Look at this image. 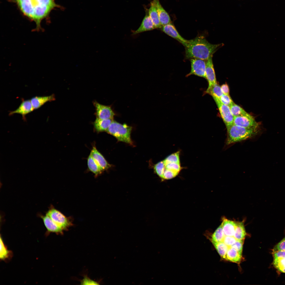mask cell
<instances>
[{
    "label": "cell",
    "mask_w": 285,
    "mask_h": 285,
    "mask_svg": "<svg viewBox=\"0 0 285 285\" xmlns=\"http://www.w3.org/2000/svg\"><path fill=\"white\" fill-rule=\"evenodd\" d=\"M22 12L36 22L40 28L41 20L57 5L54 0H16Z\"/></svg>",
    "instance_id": "6da1fadb"
},
{
    "label": "cell",
    "mask_w": 285,
    "mask_h": 285,
    "mask_svg": "<svg viewBox=\"0 0 285 285\" xmlns=\"http://www.w3.org/2000/svg\"><path fill=\"white\" fill-rule=\"evenodd\" d=\"M221 45L211 44L203 36H198L188 40L184 46L186 57L187 59L196 58L206 61Z\"/></svg>",
    "instance_id": "7a4b0ae2"
},
{
    "label": "cell",
    "mask_w": 285,
    "mask_h": 285,
    "mask_svg": "<svg viewBox=\"0 0 285 285\" xmlns=\"http://www.w3.org/2000/svg\"><path fill=\"white\" fill-rule=\"evenodd\" d=\"M227 145L240 142L257 135L260 129L244 127L234 124L227 128Z\"/></svg>",
    "instance_id": "3957f363"
},
{
    "label": "cell",
    "mask_w": 285,
    "mask_h": 285,
    "mask_svg": "<svg viewBox=\"0 0 285 285\" xmlns=\"http://www.w3.org/2000/svg\"><path fill=\"white\" fill-rule=\"evenodd\" d=\"M132 127L124 124H121L113 120L106 132L113 136L118 141L132 145L131 138Z\"/></svg>",
    "instance_id": "277c9868"
},
{
    "label": "cell",
    "mask_w": 285,
    "mask_h": 285,
    "mask_svg": "<svg viewBox=\"0 0 285 285\" xmlns=\"http://www.w3.org/2000/svg\"><path fill=\"white\" fill-rule=\"evenodd\" d=\"M233 124L246 128L260 129V123L257 122L253 116L247 113L234 117Z\"/></svg>",
    "instance_id": "5b68a950"
},
{
    "label": "cell",
    "mask_w": 285,
    "mask_h": 285,
    "mask_svg": "<svg viewBox=\"0 0 285 285\" xmlns=\"http://www.w3.org/2000/svg\"><path fill=\"white\" fill-rule=\"evenodd\" d=\"M46 214L63 230L66 228L71 224L70 221L64 215L53 207H50Z\"/></svg>",
    "instance_id": "8992f818"
},
{
    "label": "cell",
    "mask_w": 285,
    "mask_h": 285,
    "mask_svg": "<svg viewBox=\"0 0 285 285\" xmlns=\"http://www.w3.org/2000/svg\"><path fill=\"white\" fill-rule=\"evenodd\" d=\"M218 109L221 116L226 128L233 124L234 116L230 107L222 103L218 98L213 97Z\"/></svg>",
    "instance_id": "52a82bcc"
},
{
    "label": "cell",
    "mask_w": 285,
    "mask_h": 285,
    "mask_svg": "<svg viewBox=\"0 0 285 285\" xmlns=\"http://www.w3.org/2000/svg\"><path fill=\"white\" fill-rule=\"evenodd\" d=\"M190 59L191 70L186 76L188 77L194 75L206 78V60L196 58Z\"/></svg>",
    "instance_id": "ba28073f"
},
{
    "label": "cell",
    "mask_w": 285,
    "mask_h": 285,
    "mask_svg": "<svg viewBox=\"0 0 285 285\" xmlns=\"http://www.w3.org/2000/svg\"><path fill=\"white\" fill-rule=\"evenodd\" d=\"M93 104L96 118L101 119H113L115 114L111 106L101 104L96 101L93 102Z\"/></svg>",
    "instance_id": "9c48e42d"
},
{
    "label": "cell",
    "mask_w": 285,
    "mask_h": 285,
    "mask_svg": "<svg viewBox=\"0 0 285 285\" xmlns=\"http://www.w3.org/2000/svg\"><path fill=\"white\" fill-rule=\"evenodd\" d=\"M34 110L30 100H24L22 99L19 107L15 110L10 111L9 113V115L10 116L15 114H19L22 115L23 120L26 121V115L33 111Z\"/></svg>",
    "instance_id": "30bf717a"
},
{
    "label": "cell",
    "mask_w": 285,
    "mask_h": 285,
    "mask_svg": "<svg viewBox=\"0 0 285 285\" xmlns=\"http://www.w3.org/2000/svg\"><path fill=\"white\" fill-rule=\"evenodd\" d=\"M161 30L165 33L175 39L182 44L184 46L188 40L184 39L178 33L174 26L170 23L162 26Z\"/></svg>",
    "instance_id": "8fae6325"
},
{
    "label": "cell",
    "mask_w": 285,
    "mask_h": 285,
    "mask_svg": "<svg viewBox=\"0 0 285 285\" xmlns=\"http://www.w3.org/2000/svg\"><path fill=\"white\" fill-rule=\"evenodd\" d=\"M212 55L206 60V78L208 83L207 89L210 88L217 83L215 74L212 60Z\"/></svg>",
    "instance_id": "7c38bea8"
},
{
    "label": "cell",
    "mask_w": 285,
    "mask_h": 285,
    "mask_svg": "<svg viewBox=\"0 0 285 285\" xmlns=\"http://www.w3.org/2000/svg\"><path fill=\"white\" fill-rule=\"evenodd\" d=\"M155 28L153 22L150 18L148 10H146V14L139 27L135 31H133L132 35H136L145 31H150Z\"/></svg>",
    "instance_id": "4fadbf2b"
},
{
    "label": "cell",
    "mask_w": 285,
    "mask_h": 285,
    "mask_svg": "<svg viewBox=\"0 0 285 285\" xmlns=\"http://www.w3.org/2000/svg\"><path fill=\"white\" fill-rule=\"evenodd\" d=\"M90 154L103 171L108 169L111 167L110 165L102 155L97 150L95 146L93 147Z\"/></svg>",
    "instance_id": "5bb4252c"
},
{
    "label": "cell",
    "mask_w": 285,
    "mask_h": 285,
    "mask_svg": "<svg viewBox=\"0 0 285 285\" xmlns=\"http://www.w3.org/2000/svg\"><path fill=\"white\" fill-rule=\"evenodd\" d=\"M55 95L52 94L49 96H36L32 98L30 100L32 106L35 110L39 108L48 102H51L55 101Z\"/></svg>",
    "instance_id": "9a60e30c"
},
{
    "label": "cell",
    "mask_w": 285,
    "mask_h": 285,
    "mask_svg": "<svg viewBox=\"0 0 285 285\" xmlns=\"http://www.w3.org/2000/svg\"><path fill=\"white\" fill-rule=\"evenodd\" d=\"M40 216L49 232L59 233L62 232L63 230L56 224L46 214L45 215H40Z\"/></svg>",
    "instance_id": "2e32d148"
},
{
    "label": "cell",
    "mask_w": 285,
    "mask_h": 285,
    "mask_svg": "<svg viewBox=\"0 0 285 285\" xmlns=\"http://www.w3.org/2000/svg\"><path fill=\"white\" fill-rule=\"evenodd\" d=\"M148 10L149 16L152 20L155 28H160L162 26L159 19L156 6V0H153L150 3Z\"/></svg>",
    "instance_id": "e0dca14e"
},
{
    "label": "cell",
    "mask_w": 285,
    "mask_h": 285,
    "mask_svg": "<svg viewBox=\"0 0 285 285\" xmlns=\"http://www.w3.org/2000/svg\"><path fill=\"white\" fill-rule=\"evenodd\" d=\"M222 221L221 225L225 235L233 236L236 227V221L230 220L225 217L222 218Z\"/></svg>",
    "instance_id": "ac0fdd59"
},
{
    "label": "cell",
    "mask_w": 285,
    "mask_h": 285,
    "mask_svg": "<svg viewBox=\"0 0 285 285\" xmlns=\"http://www.w3.org/2000/svg\"><path fill=\"white\" fill-rule=\"evenodd\" d=\"M156 3L160 21L162 26L170 23V16L160 4L159 0H156Z\"/></svg>",
    "instance_id": "d6986e66"
},
{
    "label": "cell",
    "mask_w": 285,
    "mask_h": 285,
    "mask_svg": "<svg viewBox=\"0 0 285 285\" xmlns=\"http://www.w3.org/2000/svg\"><path fill=\"white\" fill-rule=\"evenodd\" d=\"M113 120L101 119L96 118L93 124L94 129L98 132L106 131Z\"/></svg>",
    "instance_id": "ffe728a7"
},
{
    "label": "cell",
    "mask_w": 285,
    "mask_h": 285,
    "mask_svg": "<svg viewBox=\"0 0 285 285\" xmlns=\"http://www.w3.org/2000/svg\"><path fill=\"white\" fill-rule=\"evenodd\" d=\"M242 254L234 249L229 247L226 253L225 259L232 262L239 264L241 260Z\"/></svg>",
    "instance_id": "44dd1931"
},
{
    "label": "cell",
    "mask_w": 285,
    "mask_h": 285,
    "mask_svg": "<svg viewBox=\"0 0 285 285\" xmlns=\"http://www.w3.org/2000/svg\"><path fill=\"white\" fill-rule=\"evenodd\" d=\"M87 165L89 170L95 175H99L103 171L90 154L88 158Z\"/></svg>",
    "instance_id": "7402d4cb"
},
{
    "label": "cell",
    "mask_w": 285,
    "mask_h": 285,
    "mask_svg": "<svg viewBox=\"0 0 285 285\" xmlns=\"http://www.w3.org/2000/svg\"><path fill=\"white\" fill-rule=\"evenodd\" d=\"M236 226L233 236L237 240L244 239L246 233L243 221H236Z\"/></svg>",
    "instance_id": "603a6c76"
},
{
    "label": "cell",
    "mask_w": 285,
    "mask_h": 285,
    "mask_svg": "<svg viewBox=\"0 0 285 285\" xmlns=\"http://www.w3.org/2000/svg\"><path fill=\"white\" fill-rule=\"evenodd\" d=\"M205 93L210 95L213 97L218 98H219L224 94L221 87L217 83L213 85L209 88L207 89L205 92Z\"/></svg>",
    "instance_id": "cb8c5ba5"
},
{
    "label": "cell",
    "mask_w": 285,
    "mask_h": 285,
    "mask_svg": "<svg viewBox=\"0 0 285 285\" xmlns=\"http://www.w3.org/2000/svg\"><path fill=\"white\" fill-rule=\"evenodd\" d=\"M212 242L221 257L225 259L226 253L229 247L226 245L223 241Z\"/></svg>",
    "instance_id": "d4e9b609"
},
{
    "label": "cell",
    "mask_w": 285,
    "mask_h": 285,
    "mask_svg": "<svg viewBox=\"0 0 285 285\" xmlns=\"http://www.w3.org/2000/svg\"><path fill=\"white\" fill-rule=\"evenodd\" d=\"M225 235L221 224L217 228L211 236V242L223 241Z\"/></svg>",
    "instance_id": "484cf974"
},
{
    "label": "cell",
    "mask_w": 285,
    "mask_h": 285,
    "mask_svg": "<svg viewBox=\"0 0 285 285\" xmlns=\"http://www.w3.org/2000/svg\"><path fill=\"white\" fill-rule=\"evenodd\" d=\"M273 264L279 271L285 273V258H273Z\"/></svg>",
    "instance_id": "4316f807"
},
{
    "label": "cell",
    "mask_w": 285,
    "mask_h": 285,
    "mask_svg": "<svg viewBox=\"0 0 285 285\" xmlns=\"http://www.w3.org/2000/svg\"><path fill=\"white\" fill-rule=\"evenodd\" d=\"M230 107L231 112L234 117L244 115L247 113L242 108L234 103Z\"/></svg>",
    "instance_id": "83f0119b"
},
{
    "label": "cell",
    "mask_w": 285,
    "mask_h": 285,
    "mask_svg": "<svg viewBox=\"0 0 285 285\" xmlns=\"http://www.w3.org/2000/svg\"><path fill=\"white\" fill-rule=\"evenodd\" d=\"M0 258L2 260H5L8 258L10 253V251L5 245L2 239L0 238Z\"/></svg>",
    "instance_id": "f1b7e54d"
},
{
    "label": "cell",
    "mask_w": 285,
    "mask_h": 285,
    "mask_svg": "<svg viewBox=\"0 0 285 285\" xmlns=\"http://www.w3.org/2000/svg\"><path fill=\"white\" fill-rule=\"evenodd\" d=\"M154 169L157 175L162 178L164 170V165L163 161H160L154 166Z\"/></svg>",
    "instance_id": "f546056e"
},
{
    "label": "cell",
    "mask_w": 285,
    "mask_h": 285,
    "mask_svg": "<svg viewBox=\"0 0 285 285\" xmlns=\"http://www.w3.org/2000/svg\"><path fill=\"white\" fill-rule=\"evenodd\" d=\"M218 99L222 103L229 107L234 103L229 95L224 94Z\"/></svg>",
    "instance_id": "4dcf8cb0"
},
{
    "label": "cell",
    "mask_w": 285,
    "mask_h": 285,
    "mask_svg": "<svg viewBox=\"0 0 285 285\" xmlns=\"http://www.w3.org/2000/svg\"><path fill=\"white\" fill-rule=\"evenodd\" d=\"M244 240H237L235 243L230 247L234 249L240 254H242Z\"/></svg>",
    "instance_id": "1f68e13d"
},
{
    "label": "cell",
    "mask_w": 285,
    "mask_h": 285,
    "mask_svg": "<svg viewBox=\"0 0 285 285\" xmlns=\"http://www.w3.org/2000/svg\"><path fill=\"white\" fill-rule=\"evenodd\" d=\"M236 240L237 239L233 236L225 235L223 242L226 245L230 247L235 243Z\"/></svg>",
    "instance_id": "d6a6232c"
},
{
    "label": "cell",
    "mask_w": 285,
    "mask_h": 285,
    "mask_svg": "<svg viewBox=\"0 0 285 285\" xmlns=\"http://www.w3.org/2000/svg\"><path fill=\"white\" fill-rule=\"evenodd\" d=\"M277 250L285 251V236L274 246L273 251Z\"/></svg>",
    "instance_id": "836d02e7"
},
{
    "label": "cell",
    "mask_w": 285,
    "mask_h": 285,
    "mask_svg": "<svg viewBox=\"0 0 285 285\" xmlns=\"http://www.w3.org/2000/svg\"><path fill=\"white\" fill-rule=\"evenodd\" d=\"M272 253L273 258H285V251L277 250L273 251Z\"/></svg>",
    "instance_id": "e575fe53"
},
{
    "label": "cell",
    "mask_w": 285,
    "mask_h": 285,
    "mask_svg": "<svg viewBox=\"0 0 285 285\" xmlns=\"http://www.w3.org/2000/svg\"><path fill=\"white\" fill-rule=\"evenodd\" d=\"M81 284L83 285H97L98 284L97 282L90 279L85 277L81 282Z\"/></svg>",
    "instance_id": "d590c367"
},
{
    "label": "cell",
    "mask_w": 285,
    "mask_h": 285,
    "mask_svg": "<svg viewBox=\"0 0 285 285\" xmlns=\"http://www.w3.org/2000/svg\"><path fill=\"white\" fill-rule=\"evenodd\" d=\"M221 87L224 94L229 95V87L226 83L222 85Z\"/></svg>",
    "instance_id": "8d00e7d4"
}]
</instances>
